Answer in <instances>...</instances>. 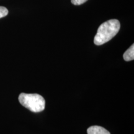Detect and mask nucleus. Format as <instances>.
Instances as JSON below:
<instances>
[{
	"label": "nucleus",
	"instance_id": "4",
	"mask_svg": "<svg viewBox=\"0 0 134 134\" xmlns=\"http://www.w3.org/2000/svg\"><path fill=\"white\" fill-rule=\"evenodd\" d=\"M123 58L125 61L129 62L134 59V45L132 44L124 53Z\"/></svg>",
	"mask_w": 134,
	"mask_h": 134
},
{
	"label": "nucleus",
	"instance_id": "2",
	"mask_svg": "<svg viewBox=\"0 0 134 134\" xmlns=\"http://www.w3.org/2000/svg\"><path fill=\"white\" fill-rule=\"evenodd\" d=\"M18 99L23 106L33 113L43 111L46 107L44 98L38 94L21 93L19 94Z\"/></svg>",
	"mask_w": 134,
	"mask_h": 134
},
{
	"label": "nucleus",
	"instance_id": "1",
	"mask_svg": "<svg viewBox=\"0 0 134 134\" xmlns=\"http://www.w3.org/2000/svg\"><path fill=\"white\" fill-rule=\"evenodd\" d=\"M120 28V22L117 19L105 21L99 27L98 32L94 38L96 46H101L111 40L118 33Z\"/></svg>",
	"mask_w": 134,
	"mask_h": 134
},
{
	"label": "nucleus",
	"instance_id": "6",
	"mask_svg": "<svg viewBox=\"0 0 134 134\" xmlns=\"http://www.w3.org/2000/svg\"><path fill=\"white\" fill-rule=\"evenodd\" d=\"M88 0H71V2L74 5H81L86 2Z\"/></svg>",
	"mask_w": 134,
	"mask_h": 134
},
{
	"label": "nucleus",
	"instance_id": "3",
	"mask_svg": "<svg viewBox=\"0 0 134 134\" xmlns=\"http://www.w3.org/2000/svg\"><path fill=\"white\" fill-rule=\"evenodd\" d=\"M88 134H110V132L103 127L94 125L89 127L87 130Z\"/></svg>",
	"mask_w": 134,
	"mask_h": 134
},
{
	"label": "nucleus",
	"instance_id": "5",
	"mask_svg": "<svg viewBox=\"0 0 134 134\" xmlns=\"http://www.w3.org/2000/svg\"><path fill=\"white\" fill-rule=\"evenodd\" d=\"M8 14V10L4 6H0V18H4Z\"/></svg>",
	"mask_w": 134,
	"mask_h": 134
}]
</instances>
